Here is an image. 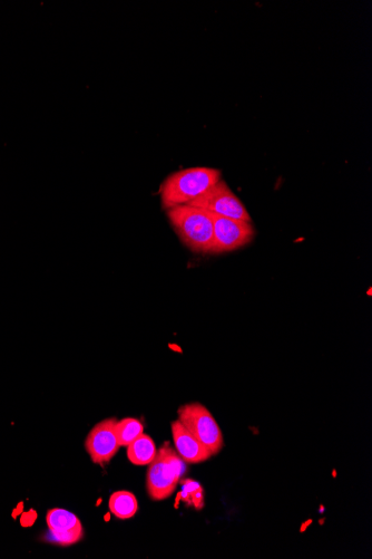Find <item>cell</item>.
Instances as JSON below:
<instances>
[{
  "label": "cell",
  "instance_id": "6da1fadb",
  "mask_svg": "<svg viewBox=\"0 0 372 559\" xmlns=\"http://www.w3.org/2000/svg\"><path fill=\"white\" fill-rule=\"evenodd\" d=\"M221 180V171L213 168H190L174 172L160 188L162 207L169 210L191 202Z\"/></svg>",
  "mask_w": 372,
  "mask_h": 559
},
{
  "label": "cell",
  "instance_id": "7a4b0ae2",
  "mask_svg": "<svg viewBox=\"0 0 372 559\" xmlns=\"http://www.w3.org/2000/svg\"><path fill=\"white\" fill-rule=\"evenodd\" d=\"M168 217L183 244L194 253L211 254L213 221L209 211L191 205L168 210Z\"/></svg>",
  "mask_w": 372,
  "mask_h": 559
},
{
  "label": "cell",
  "instance_id": "3957f363",
  "mask_svg": "<svg viewBox=\"0 0 372 559\" xmlns=\"http://www.w3.org/2000/svg\"><path fill=\"white\" fill-rule=\"evenodd\" d=\"M184 471L183 460L178 452L165 443L149 465L146 475V489L151 499L160 501L172 496Z\"/></svg>",
  "mask_w": 372,
  "mask_h": 559
},
{
  "label": "cell",
  "instance_id": "277c9868",
  "mask_svg": "<svg viewBox=\"0 0 372 559\" xmlns=\"http://www.w3.org/2000/svg\"><path fill=\"white\" fill-rule=\"evenodd\" d=\"M178 414L183 427L208 448L213 456L218 455L224 446V439L212 413L201 403H189L184 404Z\"/></svg>",
  "mask_w": 372,
  "mask_h": 559
},
{
  "label": "cell",
  "instance_id": "5b68a950",
  "mask_svg": "<svg viewBox=\"0 0 372 559\" xmlns=\"http://www.w3.org/2000/svg\"><path fill=\"white\" fill-rule=\"evenodd\" d=\"M191 206L211 212V214L238 219L251 223V217L241 200L233 194L227 183L220 180L203 195L193 200Z\"/></svg>",
  "mask_w": 372,
  "mask_h": 559
},
{
  "label": "cell",
  "instance_id": "8992f818",
  "mask_svg": "<svg viewBox=\"0 0 372 559\" xmlns=\"http://www.w3.org/2000/svg\"><path fill=\"white\" fill-rule=\"evenodd\" d=\"M211 214V212H210ZM213 221V247L211 254L232 252L248 245L254 237L251 223L211 214Z\"/></svg>",
  "mask_w": 372,
  "mask_h": 559
},
{
  "label": "cell",
  "instance_id": "52a82bcc",
  "mask_svg": "<svg viewBox=\"0 0 372 559\" xmlns=\"http://www.w3.org/2000/svg\"><path fill=\"white\" fill-rule=\"evenodd\" d=\"M116 423L115 418L103 420L88 433L85 448L94 464L104 465L119 452L121 446L116 436Z\"/></svg>",
  "mask_w": 372,
  "mask_h": 559
},
{
  "label": "cell",
  "instance_id": "ba28073f",
  "mask_svg": "<svg viewBox=\"0 0 372 559\" xmlns=\"http://www.w3.org/2000/svg\"><path fill=\"white\" fill-rule=\"evenodd\" d=\"M48 528L54 536L55 542L63 546H71L80 542L83 537L81 520L68 510L55 508L46 516Z\"/></svg>",
  "mask_w": 372,
  "mask_h": 559
},
{
  "label": "cell",
  "instance_id": "9c48e42d",
  "mask_svg": "<svg viewBox=\"0 0 372 559\" xmlns=\"http://www.w3.org/2000/svg\"><path fill=\"white\" fill-rule=\"evenodd\" d=\"M171 429L175 451L183 461L188 464H200L213 457L212 452L195 439L179 420L172 422Z\"/></svg>",
  "mask_w": 372,
  "mask_h": 559
},
{
  "label": "cell",
  "instance_id": "30bf717a",
  "mask_svg": "<svg viewBox=\"0 0 372 559\" xmlns=\"http://www.w3.org/2000/svg\"><path fill=\"white\" fill-rule=\"evenodd\" d=\"M126 448L127 458L135 466H149L159 451L153 439L145 433Z\"/></svg>",
  "mask_w": 372,
  "mask_h": 559
},
{
  "label": "cell",
  "instance_id": "8fae6325",
  "mask_svg": "<svg viewBox=\"0 0 372 559\" xmlns=\"http://www.w3.org/2000/svg\"><path fill=\"white\" fill-rule=\"evenodd\" d=\"M109 507L116 518L125 520L136 515L137 510H139V503L130 491H117L111 496Z\"/></svg>",
  "mask_w": 372,
  "mask_h": 559
},
{
  "label": "cell",
  "instance_id": "7c38bea8",
  "mask_svg": "<svg viewBox=\"0 0 372 559\" xmlns=\"http://www.w3.org/2000/svg\"><path fill=\"white\" fill-rule=\"evenodd\" d=\"M117 440L121 447H127L144 433V426L140 420L126 418L117 421L115 426Z\"/></svg>",
  "mask_w": 372,
  "mask_h": 559
},
{
  "label": "cell",
  "instance_id": "4fadbf2b",
  "mask_svg": "<svg viewBox=\"0 0 372 559\" xmlns=\"http://www.w3.org/2000/svg\"><path fill=\"white\" fill-rule=\"evenodd\" d=\"M184 491L181 495L188 496L189 503L193 504L195 508L202 509L204 505L203 489L200 484L188 479L183 481Z\"/></svg>",
  "mask_w": 372,
  "mask_h": 559
}]
</instances>
